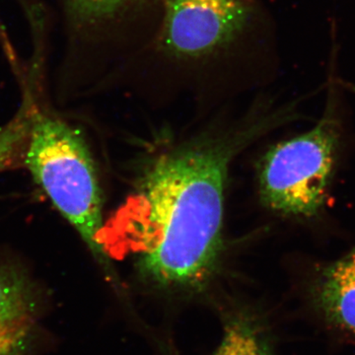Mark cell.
<instances>
[{
    "instance_id": "obj_7",
    "label": "cell",
    "mask_w": 355,
    "mask_h": 355,
    "mask_svg": "<svg viewBox=\"0 0 355 355\" xmlns=\"http://www.w3.org/2000/svg\"><path fill=\"white\" fill-rule=\"evenodd\" d=\"M220 345L212 355H273L268 327L251 308L226 311Z\"/></svg>"
},
{
    "instance_id": "obj_9",
    "label": "cell",
    "mask_w": 355,
    "mask_h": 355,
    "mask_svg": "<svg viewBox=\"0 0 355 355\" xmlns=\"http://www.w3.org/2000/svg\"><path fill=\"white\" fill-rule=\"evenodd\" d=\"M137 1L139 0H65L72 17L87 23L112 17L121 8Z\"/></svg>"
},
{
    "instance_id": "obj_3",
    "label": "cell",
    "mask_w": 355,
    "mask_h": 355,
    "mask_svg": "<svg viewBox=\"0 0 355 355\" xmlns=\"http://www.w3.org/2000/svg\"><path fill=\"white\" fill-rule=\"evenodd\" d=\"M331 91L326 111L314 128L272 146L261 158L259 193L263 205L275 214L311 218L323 207L340 146Z\"/></svg>"
},
{
    "instance_id": "obj_4",
    "label": "cell",
    "mask_w": 355,
    "mask_h": 355,
    "mask_svg": "<svg viewBox=\"0 0 355 355\" xmlns=\"http://www.w3.org/2000/svg\"><path fill=\"white\" fill-rule=\"evenodd\" d=\"M250 14L249 0H166L161 43L174 57H202L234 39Z\"/></svg>"
},
{
    "instance_id": "obj_8",
    "label": "cell",
    "mask_w": 355,
    "mask_h": 355,
    "mask_svg": "<svg viewBox=\"0 0 355 355\" xmlns=\"http://www.w3.org/2000/svg\"><path fill=\"white\" fill-rule=\"evenodd\" d=\"M31 110L24 108L6 127L0 128V171L24 154L31 127Z\"/></svg>"
},
{
    "instance_id": "obj_5",
    "label": "cell",
    "mask_w": 355,
    "mask_h": 355,
    "mask_svg": "<svg viewBox=\"0 0 355 355\" xmlns=\"http://www.w3.org/2000/svg\"><path fill=\"white\" fill-rule=\"evenodd\" d=\"M42 309L41 293L24 268L0 265V355H15L31 335Z\"/></svg>"
},
{
    "instance_id": "obj_2",
    "label": "cell",
    "mask_w": 355,
    "mask_h": 355,
    "mask_svg": "<svg viewBox=\"0 0 355 355\" xmlns=\"http://www.w3.org/2000/svg\"><path fill=\"white\" fill-rule=\"evenodd\" d=\"M24 158L35 182L114 279L103 240L102 189L83 133L58 116L33 110Z\"/></svg>"
},
{
    "instance_id": "obj_6",
    "label": "cell",
    "mask_w": 355,
    "mask_h": 355,
    "mask_svg": "<svg viewBox=\"0 0 355 355\" xmlns=\"http://www.w3.org/2000/svg\"><path fill=\"white\" fill-rule=\"evenodd\" d=\"M313 296L327 323L355 338V248L324 268Z\"/></svg>"
},
{
    "instance_id": "obj_1",
    "label": "cell",
    "mask_w": 355,
    "mask_h": 355,
    "mask_svg": "<svg viewBox=\"0 0 355 355\" xmlns=\"http://www.w3.org/2000/svg\"><path fill=\"white\" fill-rule=\"evenodd\" d=\"M230 139L203 137L147 168L133 198L128 232L141 279L157 291L197 293L220 265Z\"/></svg>"
}]
</instances>
